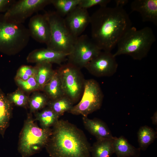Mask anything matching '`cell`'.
<instances>
[{
  "label": "cell",
  "mask_w": 157,
  "mask_h": 157,
  "mask_svg": "<svg viewBox=\"0 0 157 157\" xmlns=\"http://www.w3.org/2000/svg\"><path fill=\"white\" fill-rule=\"evenodd\" d=\"M91 39L101 51L111 52L132 27L123 7H100L90 16Z\"/></svg>",
  "instance_id": "cell-1"
},
{
  "label": "cell",
  "mask_w": 157,
  "mask_h": 157,
  "mask_svg": "<svg viewBox=\"0 0 157 157\" xmlns=\"http://www.w3.org/2000/svg\"><path fill=\"white\" fill-rule=\"evenodd\" d=\"M45 147L51 157H91V146L83 132L63 119L52 126Z\"/></svg>",
  "instance_id": "cell-2"
},
{
  "label": "cell",
  "mask_w": 157,
  "mask_h": 157,
  "mask_svg": "<svg viewBox=\"0 0 157 157\" xmlns=\"http://www.w3.org/2000/svg\"><path fill=\"white\" fill-rule=\"evenodd\" d=\"M156 40L151 28L146 27L137 30L132 26L118 42L117 50L113 55L115 57L126 55L135 60H141L147 55Z\"/></svg>",
  "instance_id": "cell-3"
},
{
  "label": "cell",
  "mask_w": 157,
  "mask_h": 157,
  "mask_svg": "<svg viewBox=\"0 0 157 157\" xmlns=\"http://www.w3.org/2000/svg\"><path fill=\"white\" fill-rule=\"evenodd\" d=\"M30 36L28 28L23 24L14 23L0 13V52L13 55L28 45Z\"/></svg>",
  "instance_id": "cell-4"
},
{
  "label": "cell",
  "mask_w": 157,
  "mask_h": 157,
  "mask_svg": "<svg viewBox=\"0 0 157 157\" xmlns=\"http://www.w3.org/2000/svg\"><path fill=\"white\" fill-rule=\"evenodd\" d=\"M52 133V129L39 127L31 115L25 121L20 133L18 150L22 157H29L45 147Z\"/></svg>",
  "instance_id": "cell-5"
},
{
  "label": "cell",
  "mask_w": 157,
  "mask_h": 157,
  "mask_svg": "<svg viewBox=\"0 0 157 157\" xmlns=\"http://www.w3.org/2000/svg\"><path fill=\"white\" fill-rule=\"evenodd\" d=\"M45 14L51 29L50 40L47 48L68 55L77 38L70 33L65 25L64 18L56 11H49Z\"/></svg>",
  "instance_id": "cell-6"
},
{
  "label": "cell",
  "mask_w": 157,
  "mask_h": 157,
  "mask_svg": "<svg viewBox=\"0 0 157 157\" xmlns=\"http://www.w3.org/2000/svg\"><path fill=\"white\" fill-rule=\"evenodd\" d=\"M82 96L79 102L74 106L69 113L87 117L100 108L104 95L99 84L96 80L92 79L85 80Z\"/></svg>",
  "instance_id": "cell-7"
},
{
  "label": "cell",
  "mask_w": 157,
  "mask_h": 157,
  "mask_svg": "<svg viewBox=\"0 0 157 157\" xmlns=\"http://www.w3.org/2000/svg\"><path fill=\"white\" fill-rule=\"evenodd\" d=\"M80 69L67 63L57 69L64 95L74 104L82 95L85 79Z\"/></svg>",
  "instance_id": "cell-8"
},
{
  "label": "cell",
  "mask_w": 157,
  "mask_h": 157,
  "mask_svg": "<svg viewBox=\"0 0 157 157\" xmlns=\"http://www.w3.org/2000/svg\"><path fill=\"white\" fill-rule=\"evenodd\" d=\"M101 51L91 38L87 35H81L76 38L67 57L68 63L81 69Z\"/></svg>",
  "instance_id": "cell-9"
},
{
  "label": "cell",
  "mask_w": 157,
  "mask_h": 157,
  "mask_svg": "<svg viewBox=\"0 0 157 157\" xmlns=\"http://www.w3.org/2000/svg\"><path fill=\"white\" fill-rule=\"evenodd\" d=\"M51 4V0H19L15 1L4 14L10 20L23 24L35 13Z\"/></svg>",
  "instance_id": "cell-10"
},
{
  "label": "cell",
  "mask_w": 157,
  "mask_h": 157,
  "mask_svg": "<svg viewBox=\"0 0 157 157\" xmlns=\"http://www.w3.org/2000/svg\"><path fill=\"white\" fill-rule=\"evenodd\" d=\"M118 66L115 57L111 52L101 51L85 68L94 76L101 77L113 75Z\"/></svg>",
  "instance_id": "cell-11"
},
{
  "label": "cell",
  "mask_w": 157,
  "mask_h": 157,
  "mask_svg": "<svg viewBox=\"0 0 157 157\" xmlns=\"http://www.w3.org/2000/svg\"><path fill=\"white\" fill-rule=\"evenodd\" d=\"M64 18L65 25L71 35L76 38L81 35L90 24V16L87 9L78 6Z\"/></svg>",
  "instance_id": "cell-12"
},
{
  "label": "cell",
  "mask_w": 157,
  "mask_h": 157,
  "mask_svg": "<svg viewBox=\"0 0 157 157\" xmlns=\"http://www.w3.org/2000/svg\"><path fill=\"white\" fill-rule=\"evenodd\" d=\"M30 37L40 43L48 44L51 29L49 22L44 13L37 14L30 19L28 28Z\"/></svg>",
  "instance_id": "cell-13"
},
{
  "label": "cell",
  "mask_w": 157,
  "mask_h": 157,
  "mask_svg": "<svg viewBox=\"0 0 157 157\" xmlns=\"http://www.w3.org/2000/svg\"><path fill=\"white\" fill-rule=\"evenodd\" d=\"M68 55L48 48L33 50L28 56V62L36 64L47 63L60 64L64 61Z\"/></svg>",
  "instance_id": "cell-14"
},
{
  "label": "cell",
  "mask_w": 157,
  "mask_h": 157,
  "mask_svg": "<svg viewBox=\"0 0 157 157\" xmlns=\"http://www.w3.org/2000/svg\"><path fill=\"white\" fill-rule=\"evenodd\" d=\"M132 11L138 12L143 22L157 25V0H135L131 5Z\"/></svg>",
  "instance_id": "cell-15"
},
{
  "label": "cell",
  "mask_w": 157,
  "mask_h": 157,
  "mask_svg": "<svg viewBox=\"0 0 157 157\" xmlns=\"http://www.w3.org/2000/svg\"><path fill=\"white\" fill-rule=\"evenodd\" d=\"M82 120L86 129L97 140L113 138L108 127L102 120L97 118L90 119L88 117H83Z\"/></svg>",
  "instance_id": "cell-16"
},
{
  "label": "cell",
  "mask_w": 157,
  "mask_h": 157,
  "mask_svg": "<svg viewBox=\"0 0 157 157\" xmlns=\"http://www.w3.org/2000/svg\"><path fill=\"white\" fill-rule=\"evenodd\" d=\"M113 145L114 153L117 157H139L140 156V148L132 145L123 136L114 137Z\"/></svg>",
  "instance_id": "cell-17"
},
{
  "label": "cell",
  "mask_w": 157,
  "mask_h": 157,
  "mask_svg": "<svg viewBox=\"0 0 157 157\" xmlns=\"http://www.w3.org/2000/svg\"><path fill=\"white\" fill-rule=\"evenodd\" d=\"M12 104L0 88V134L3 137L9 125L12 115Z\"/></svg>",
  "instance_id": "cell-18"
},
{
  "label": "cell",
  "mask_w": 157,
  "mask_h": 157,
  "mask_svg": "<svg viewBox=\"0 0 157 157\" xmlns=\"http://www.w3.org/2000/svg\"><path fill=\"white\" fill-rule=\"evenodd\" d=\"M42 90L49 101L54 100L64 96L57 70L54 71L52 76L44 86Z\"/></svg>",
  "instance_id": "cell-19"
},
{
  "label": "cell",
  "mask_w": 157,
  "mask_h": 157,
  "mask_svg": "<svg viewBox=\"0 0 157 157\" xmlns=\"http://www.w3.org/2000/svg\"><path fill=\"white\" fill-rule=\"evenodd\" d=\"M113 139L97 140L91 146L92 157H111L114 153Z\"/></svg>",
  "instance_id": "cell-20"
},
{
  "label": "cell",
  "mask_w": 157,
  "mask_h": 157,
  "mask_svg": "<svg viewBox=\"0 0 157 157\" xmlns=\"http://www.w3.org/2000/svg\"><path fill=\"white\" fill-rule=\"evenodd\" d=\"M137 135L139 148L144 151L156 139L157 133L152 128L145 125L139 128Z\"/></svg>",
  "instance_id": "cell-21"
},
{
  "label": "cell",
  "mask_w": 157,
  "mask_h": 157,
  "mask_svg": "<svg viewBox=\"0 0 157 157\" xmlns=\"http://www.w3.org/2000/svg\"><path fill=\"white\" fill-rule=\"evenodd\" d=\"M44 108L42 111L37 112L35 120L39 122L41 128H50L58 122L60 117L48 107Z\"/></svg>",
  "instance_id": "cell-22"
},
{
  "label": "cell",
  "mask_w": 157,
  "mask_h": 157,
  "mask_svg": "<svg viewBox=\"0 0 157 157\" xmlns=\"http://www.w3.org/2000/svg\"><path fill=\"white\" fill-rule=\"evenodd\" d=\"M36 69L35 76L41 90L49 81L53 75L54 71L52 68V64L43 63L36 64Z\"/></svg>",
  "instance_id": "cell-23"
},
{
  "label": "cell",
  "mask_w": 157,
  "mask_h": 157,
  "mask_svg": "<svg viewBox=\"0 0 157 157\" xmlns=\"http://www.w3.org/2000/svg\"><path fill=\"white\" fill-rule=\"evenodd\" d=\"M74 104L70 99L64 96L56 100L49 101L47 106L60 117L65 112H69L73 108Z\"/></svg>",
  "instance_id": "cell-24"
},
{
  "label": "cell",
  "mask_w": 157,
  "mask_h": 157,
  "mask_svg": "<svg viewBox=\"0 0 157 157\" xmlns=\"http://www.w3.org/2000/svg\"><path fill=\"white\" fill-rule=\"evenodd\" d=\"M80 0H51L56 10V12L60 16H65L78 6Z\"/></svg>",
  "instance_id": "cell-25"
},
{
  "label": "cell",
  "mask_w": 157,
  "mask_h": 157,
  "mask_svg": "<svg viewBox=\"0 0 157 157\" xmlns=\"http://www.w3.org/2000/svg\"><path fill=\"white\" fill-rule=\"evenodd\" d=\"M49 101L45 94L37 93L29 98L28 105L30 112H37L38 111L44 108Z\"/></svg>",
  "instance_id": "cell-26"
},
{
  "label": "cell",
  "mask_w": 157,
  "mask_h": 157,
  "mask_svg": "<svg viewBox=\"0 0 157 157\" xmlns=\"http://www.w3.org/2000/svg\"><path fill=\"white\" fill-rule=\"evenodd\" d=\"M7 97L12 104L17 106L25 107L28 105L29 97L19 89L10 93Z\"/></svg>",
  "instance_id": "cell-27"
},
{
  "label": "cell",
  "mask_w": 157,
  "mask_h": 157,
  "mask_svg": "<svg viewBox=\"0 0 157 157\" xmlns=\"http://www.w3.org/2000/svg\"><path fill=\"white\" fill-rule=\"evenodd\" d=\"M15 81L19 87L24 91L30 92L38 90L41 88L37 81L35 76H33L25 81L20 79H15Z\"/></svg>",
  "instance_id": "cell-28"
},
{
  "label": "cell",
  "mask_w": 157,
  "mask_h": 157,
  "mask_svg": "<svg viewBox=\"0 0 157 157\" xmlns=\"http://www.w3.org/2000/svg\"><path fill=\"white\" fill-rule=\"evenodd\" d=\"M36 72L35 67L23 65L20 67L17 73L15 79H20L25 81L35 76Z\"/></svg>",
  "instance_id": "cell-29"
},
{
  "label": "cell",
  "mask_w": 157,
  "mask_h": 157,
  "mask_svg": "<svg viewBox=\"0 0 157 157\" xmlns=\"http://www.w3.org/2000/svg\"><path fill=\"white\" fill-rule=\"evenodd\" d=\"M110 0H80L78 6L87 10L94 6L99 5L100 7L107 6L110 2Z\"/></svg>",
  "instance_id": "cell-30"
},
{
  "label": "cell",
  "mask_w": 157,
  "mask_h": 157,
  "mask_svg": "<svg viewBox=\"0 0 157 157\" xmlns=\"http://www.w3.org/2000/svg\"><path fill=\"white\" fill-rule=\"evenodd\" d=\"M15 1L0 0V13L3 12L5 13Z\"/></svg>",
  "instance_id": "cell-31"
},
{
  "label": "cell",
  "mask_w": 157,
  "mask_h": 157,
  "mask_svg": "<svg viewBox=\"0 0 157 157\" xmlns=\"http://www.w3.org/2000/svg\"><path fill=\"white\" fill-rule=\"evenodd\" d=\"M128 1L126 0H117L115 2L117 6L123 7V6L127 3Z\"/></svg>",
  "instance_id": "cell-32"
},
{
  "label": "cell",
  "mask_w": 157,
  "mask_h": 157,
  "mask_svg": "<svg viewBox=\"0 0 157 157\" xmlns=\"http://www.w3.org/2000/svg\"><path fill=\"white\" fill-rule=\"evenodd\" d=\"M152 123L155 125H157V112L156 111L151 117Z\"/></svg>",
  "instance_id": "cell-33"
}]
</instances>
